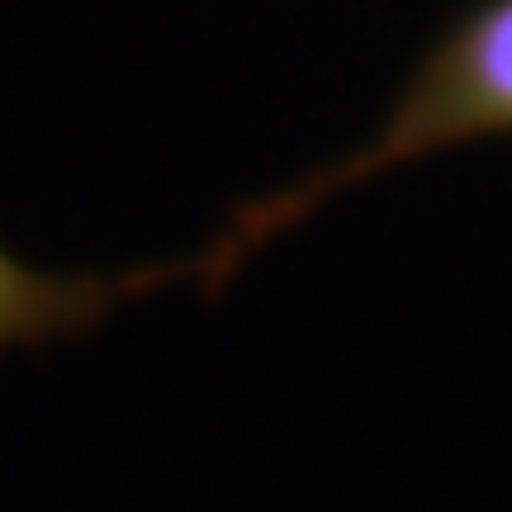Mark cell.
I'll return each mask as SVG.
<instances>
[{
    "mask_svg": "<svg viewBox=\"0 0 512 512\" xmlns=\"http://www.w3.org/2000/svg\"><path fill=\"white\" fill-rule=\"evenodd\" d=\"M503 138H512V0H470L422 48L389 114L366 143L342 152L337 162L313 166L261 200L238 204L219 238L185 261V280L204 294H219L256 247L304 223L337 195L422 157Z\"/></svg>",
    "mask_w": 512,
    "mask_h": 512,
    "instance_id": "cell-1",
    "label": "cell"
},
{
    "mask_svg": "<svg viewBox=\"0 0 512 512\" xmlns=\"http://www.w3.org/2000/svg\"><path fill=\"white\" fill-rule=\"evenodd\" d=\"M176 280H185V261L124 275H53L19 261L10 247H0V356L86 337L124 299L176 285Z\"/></svg>",
    "mask_w": 512,
    "mask_h": 512,
    "instance_id": "cell-2",
    "label": "cell"
}]
</instances>
